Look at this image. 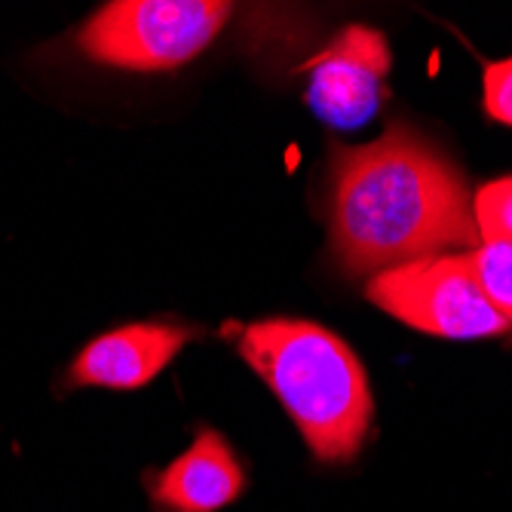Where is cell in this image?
<instances>
[{
	"instance_id": "1",
	"label": "cell",
	"mask_w": 512,
	"mask_h": 512,
	"mask_svg": "<svg viewBox=\"0 0 512 512\" xmlns=\"http://www.w3.org/2000/svg\"><path fill=\"white\" fill-rule=\"evenodd\" d=\"M463 175L414 129L390 126L362 148L332 160V246L350 273H381L476 246Z\"/></svg>"
},
{
	"instance_id": "2",
	"label": "cell",
	"mask_w": 512,
	"mask_h": 512,
	"mask_svg": "<svg viewBox=\"0 0 512 512\" xmlns=\"http://www.w3.org/2000/svg\"><path fill=\"white\" fill-rule=\"evenodd\" d=\"M243 359L283 402L313 457L353 460L371 427L368 375L356 353L329 329L301 319L246 325Z\"/></svg>"
},
{
	"instance_id": "3",
	"label": "cell",
	"mask_w": 512,
	"mask_h": 512,
	"mask_svg": "<svg viewBox=\"0 0 512 512\" xmlns=\"http://www.w3.org/2000/svg\"><path fill=\"white\" fill-rule=\"evenodd\" d=\"M230 10L215 0H117L83 22L74 43L99 65L169 71L200 56Z\"/></svg>"
},
{
	"instance_id": "4",
	"label": "cell",
	"mask_w": 512,
	"mask_h": 512,
	"mask_svg": "<svg viewBox=\"0 0 512 512\" xmlns=\"http://www.w3.org/2000/svg\"><path fill=\"white\" fill-rule=\"evenodd\" d=\"M368 298L399 322L442 338H491L509 332L463 258L408 261L371 276Z\"/></svg>"
},
{
	"instance_id": "5",
	"label": "cell",
	"mask_w": 512,
	"mask_h": 512,
	"mask_svg": "<svg viewBox=\"0 0 512 512\" xmlns=\"http://www.w3.org/2000/svg\"><path fill=\"white\" fill-rule=\"evenodd\" d=\"M307 105L335 129H356L381 108L390 71V46L381 31L353 25L335 37L310 65Z\"/></svg>"
},
{
	"instance_id": "6",
	"label": "cell",
	"mask_w": 512,
	"mask_h": 512,
	"mask_svg": "<svg viewBox=\"0 0 512 512\" xmlns=\"http://www.w3.org/2000/svg\"><path fill=\"white\" fill-rule=\"evenodd\" d=\"M194 338L191 329L163 322L120 325L92 338L71 362V387L138 390L151 384L160 371Z\"/></svg>"
},
{
	"instance_id": "7",
	"label": "cell",
	"mask_w": 512,
	"mask_h": 512,
	"mask_svg": "<svg viewBox=\"0 0 512 512\" xmlns=\"http://www.w3.org/2000/svg\"><path fill=\"white\" fill-rule=\"evenodd\" d=\"M246 488L243 463L215 430H203L191 448L160 473H151V500L166 512H218Z\"/></svg>"
},
{
	"instance_id": "8",
	"label": "cell",
	"mask_w": 512,
	"mask_h": 512,
	"mask_svg": "<svg viewBox=\"0 0 512 512\" xmlns=\"http://www.w3.org/2000/svg\"><path fill=\"white\" fill-rule=\"evenodd\" d=\"M476 279L482 283L488 301L506 319L512 329V246L509 243H485L473 255H467Z\"/></svg>"
},
{
	"instance_id": "9",
	"label": "cell",
	"mask_w": 512,
	"mask_h": 512,
	"mask_svg": "<svg viewBox=\"0 0 512 512\" xmlns=\"http://www.w3.org/2000/svg\"><path fill=\"white\" fill-rule=\"evenodd\" d=\"M476 227L485 243L512 246V178L491 181L476 194Z\"/></svg>"
},
{
	"instance_id": "10",
	"label": "cell",
	"mask_w": 512,
	"mask_h": 512,
	"mask_svg": "<svg viewBox=\"0 0 512 512\" xmlns=\"http://www.w3.org/2000/svg\"><path fill=\"white\" fill-rule=\"evenodd\" d=\"M485 114L494 123L512 126V56L485 65Z\"/></svg>"
}]
</instances>
